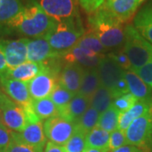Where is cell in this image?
Listing matches in <instances>:
<instances>
[{"label":"cell","instance_id":"6da1fadb","mask_svg":"<svg viewBox=\"0 0 152 152\" xmlns=\"http://www.w3.org/2000/svg\"><path fill=\"white\" fill-rule=\"evenodd\" d=\"M37 4L33 1L6 23L9 29L19 34L33 38L44 37L57 25Z\"/></svg>","mask_w":152,"mask_h":152},{"label":"cell","instance_id":"7a4b0ae2","mask_svg":"<svg viewBox=\"0 0 152 152\" xmlns=\"http://www.w3.org/2000/svg\"><path fill=\"white\" fill-rule=\"evenodd\" d=\"M89 26L105 49L118 48L124 42V27L102 4L88 18Z\"/></svg>","mask_w":152,"mask_h":152},{"label":"cell","instance_id":"3957f363","mask_svg":"<svg viewBox=\"0 0 152 152\" xmlns=\"http://www.w3.org/2000/svg\"><path fill=\"white\" fill-rule=\"evenodd\" d=\"M123 51L129 60L133 71L138 70L152 60V45L142 37L133 24L124 27Z\"/></svg>","mask_w":152,"mask_h":152},{"label":"cell","instance_id":"277c9868","mask_svg":"<svg viewBox=\"0 0 152 152\" xmlns=\"http://www.w3.org/2000/svg\"><path fill=\"white\" fill-rule=\"evenodd\" d=\"M80 18L58 22L55 27L44 37L53 48L64 53L75 47L85 34Z\"/></svg>","mask_w":152,"mask_h":152},{"label":"cell","instance_id":"5b68a950","mask_svg":"<svg viewBox=\"0 0 152 152\" xmlns=\"http://www.w3.org/2000/svg\"><path fill=\"white\" fill-rule=\"evenodd\" d=\"M129 145L139 147L145 152L152 151V107L132 122L125 131Z\"/></svg>","mask_w":152,"mask_h":152},{"label":"cell","instance_id":"8992f818","mask_svg":"<svg viewBox=\"0 0 152 152\" xmlns=\"http://www.w3.org/2000/svg\"><path fill=\"white\" fill-rule=\"evenodd\" d=\"M45 68L31 80L27 82L28 90L32 100L48 98L59 83V69L44 63Z\"/></svg>","mask_w":152,"mask_h":152},{"label":"cell","instance_id":"52a82bcc","mask_svg":"<svg viewBox=\"0 0 152 152\" xmlns=\"http://www.w3.org/2000/svg\"><path fill=\"white\" fill-rule=\"evenodd\" d=\"M0 113L4 127L12 132H21L27 124V118L23 107L11 100L1 90Z\"/></svg>","mask_w":152,"mask_h":152},{"label":"cell","instance_id":"ba28073f","mask_svg":"<svg viewBox=\"0 0 152 152\" xmlns=\"http://www.w3.org/2000/svg\"><path fill=\"white\" fill-rule=\"evenodd\" d=\"M42 10L57 22L79 19L78 0H35Z\"/></svg>","mask_w":152,"mask_h":152},{"label":"cell","instance_id":"9c48e42d","mask_svg":"<svg viewBox=\"0 0 152 152\" xmlns=\"http://www.w3.org/2000/svg\"><path fill=\"white\" fill-rule=\"evenodd\" d=\"M76 124L57 115L45 120L43 129L45 135L50 142L64 146L75 130Z\"/></svg>","mask_w":152,"mask_h":152},{"label":"cell","instance_id":"30bf717a","mask_svg":"<svg viewBox=\"0 0 152 152\" xmlns=\"http://www.w3.org/2000/svg\"><path fill=\"white\" fill-rule=\"evenodd\" d=\"M28 38L17 40H0L7 64V69H13L27 61Z\"/></svg>","mask_w":152,"mask_h":152},{"label":"cell","instance_id":"8fae6325","mask_svg":"<svg viewBox=\"0 0 152 152\" xmlns=\"http://www.w3.org/2000/svg\"><path fill=\"white\" fill-rule=\"evenodd\" d=\"M97 72L101 86L110 91H113L117 84L124 77V71L113 60L103 56L97 66Z\"/></svg>","mask_w":152,"mask_h":152},{"label":"cell","instance_id":"7c38bea8","mask_svg":"<svg viewBox=\"0 0 152 152\" xmlns=\"http://www.w3.org/2000/svg\"><path fill=\"white\" fill-rule=\"evenodd\" d=\"M64 55L53 48L44 37L28 39L27 61L43 64Z\"/></svg>","mask_w":152,"mask_h":152},{"label":"cell","instance_id":"4fadbf2b","mask_svg":"<svg viewBox=\"0 0 152 152\" xmlns=\"http://www.w3.org/2000/svg\"><path fill=\"white\" fill-rule=\"evenodd\" d=\"M0 85L4 92L23 108L31 106L32 99L30 96L26 82L0 76Z\"/></svg>","mask_w":152,"mask_h":152},{"label":"cell","instance_id":"5bb4252c","mask_svg":"<svg viewBox=\"0 0 152 152\" xmlns=\"http://www.w3.org/2000/svg\"><path fill=\"white\" fill-rule=\"evenodd\" d=\"M13 134L28 145L43 152L47 144V137L44 133L43 124L41 120L27 123L21 132H13Z\"/></svg>","mask_w":152,"mask_h":152},{"label":"cell","instance_id":"9a60e30c","mask_svg":"<svg viewBox=\"0 0 152 152\" xmlns=\"http://www.w3.org/2000/svg\"><path fill=\"white\" fill-rule=\"evenodd\" d=\"M63 56L67 63L77 64L85 69L97 68L100 61L103 57L102 54H98L91 50L77 46L64 53Z\"/></svg>","mask_w":152,"mask_h":152},{"label":"cell","instance_id":"2e32d148","mask_svg":"<svg viewBox=\"0 0 152 152\" xmlns=\"http://www.w3.org/2000/svg\"><path fill=\"white\" fill-rule=\"evenodd\" d=\"M86 69L77 64L67 63L59 74V84L72 94L79 93Z\"/></svg>","mask_w":152,"mask_h":152},{"label":"cell","instance_id":"e0dca14e","mask_svg":"<svg viewBox=\"0 0 152 152\" xmlns=\"http://www.w3.org/2000/svg\"><path fill=\"white\" fill-rule=\"evenodd\" d=\"M44 68V63L38 64L26 61V63L17 66L15 68L7 69L4 72L0 73V76L27 83L37 75L40 72L43 70Z\"/></svg>","mask_w":152,"mask_h":152},{"label":"cell","instance_id":"ac0fdd59","mask_svg":"<svg viewBox=\"0 0 152 152\" xmlns=\"http://www.w3.org/2000/svg\"><path fill=\"white\" fill-rule=\"evenodd\" d=\"M103 4L121 23L130 20L138 9L137 0H111Z\"/></svg>","mask_w":152,"mask_h":152},{"label":"cell","instance_id":"d6986e66","mask_svg":"<svg viewBox=\"0 0 152 152\" xmlns=\"http://www.w3.org/2000/svg\"><path fill=\"white\" fill-rule=\"evenodd\" d=\"M151 107L152 97L144 100H138L130 109L119 114L118 129L120 130L126 131L133 121L146 113Z\"/></svg>","mask_w":152,"mask_h":152},{"label":"cell","instance_id":"ffe728a7","mask_svg":"<svg viewBox=\"0 0 152 152\" xmlns=\"http://www.w3.org/2000/svg\"><path fill=\"white\" fill-rule=\"evenodd\" d=\"M90 107V99L76 94L64 108L59 110L60 116L76 124Z\"/></svg>","mask_w":152,"mask_h":152},{"label":"cell","instance_id":"44dd1931","mask_svg":"<svg viewBox=\"0 0 152 152\" xmlns=\"http://www.w3.org/2000/svg\"><path fill=\"white\" fill-rule=\"evenodd\" d=\"M134 26L152 45V4L143 7L134 19Z\"/></svg>","mask_w":152,"mask_h":152},{"label":"cell","instance_id":"7402d4cb","mask_svg":"<svg viewBox=\"0 0 152 152\" xmlns=\"http://www.w3.org/2000/svg\"><path fill=\"white\" fill-rule=\"evenodd\" d=\"M124 78L128 84L129 93L134 96L138 100L152 97V90L134 71H124Z\"/></svg>","mask_w":152,"mask_h":152},{"label":"cell","instance_id":"603a6c76","mask_svg":"<svg viewBox=\"0 0 152 152\" xmlns=\"http://www.w3.org/2000/svg\"><path fill=\"white\" fill-rule=\"evenodd\" d=\"M100 86L97 69H86L78 94L90 99Z\"/></svg>","mask_w":152,"mask_h":152},{"label":"cell","instance_id":"cb8c5ba5","mask_svg":"<svg viewBox=\"0 0 152 152\" xmlns=\"http://www.w3.org/2000/svg\"><path fill=\"white\" fill-rule=\"evenodd\" d=\"M33 111L39 119L47 120L59 114V110L49 97L32 100L31 102Z\"/></svg>","mask_w":152,"mask_h":152},{"label":"cell","instance_id":"d4e9b609","mask_svg":"<svg viewBox=\"0 0 152 152\" xmlns=\"http://www.w3.org/2000/svg\"><path fill=\"white\" fill-rule=\"evenodd\" d=\"M113 103V96L110 91L100 86L90 98V107L95 108L99 113H102L108 109Z\"/></svg>","mask_w":152,"mask_h":152},{"label":"cell","instance_id":"484cf974","mask_svg":"<svg viewBox=\"0 0 152 152\" xmlns=\"http://www.w3.org/2000/svg\"><path fill=\"white\" fill-rule=\"evenodd\" d=\"M109 140L110 133L96 126L87 134L86 147H92L108 151Z\"/></svg>","mask_w":152,"mask_h":152},{"label":"cell","instance_id":"4316f807","mask_svg":"<svg viewBox=\"0 0 152 152\" xmlns=\"http://www.w3.org/2000/svg\"><path fill=\"white\" fill-rule=\"evenodd\" d=\"M119 114V112L112 105L108 109L100 114L96 126L108 133H112L118 127Z\"/></svg>","mask_w":152,"mask_h":152},{"label":"cell","instance_id":"83f0119b","mask_svg":"<svg viewBox=\"0 0 152 152\" xmlns=\"http://www.w3.org/2000/svg\"><path fill=\"white\" fill-rule=\"evenodd\" d=\"M20 0H0V23H7L22 10Z\"/></svg>","mask_w":152,"mask_h":152},{"label":"cell","instance_id":"f1b7e54d","mask_svg":"<svg viewBox=\"0 0 152 152\" xmlns=\"http://www.w3.org/2000/svg\"><path fill=\"white\" fill-rule=\"evenodd\" d=\"M87 133L76 124L75 130L64 145L66 152H84L86 146Z\"/></svg>","mask_w":152,"mask_h":152},{"label":"cell","instance_id":"f546056e","mask_svg":"<svg viewBox=\"0 0 152 152\" xmlns=\"http://www.w3.org/2000/svg\"><path fill=\"white\" fill-rule=\"evenodd\" d=\"M76 46L91 50L98 54H102L106 50L97 37L91 30H89L87 32H85Z\"/></svg>","mask_w":152,"mask_h":152},{"label":"cell","instance_id":"4dcf8cb0","mask_svg":"<svg viewBox=\"0 0 152 152\" xmlns=\"http://www.w3.org/2000/svg\"><path fill=\"white\" fill-rule=\"evenodd\" d=\"M74 96V94H72L69 91H68L58 83L53 91V92L51 93L49 98L53 102L58 110H61L64 108L69 103Z\"/></svg>","mask_w":152,"mask_h":152},{"label":"cell","instance_id":"1f68e13d","mask_svg":"<svg viewBox=\"0 0 152 152\" xmlns=\"http://www.w3.org/2000/svg\"><path fill=\"white\" fill-rule=\"evenodd\" d=\"M100 117V113L95 108L90 107L87 109L86 112L82 115V117L76 123L82 129L86 132L87 134L94 129L97 125L98 119Z\"/></svg>","mask_w":152,"mask_h":152},{"label":"cell","instance_id":"d6a6232c","mask_svg":"<svg viewBox=\"0 0 152 152\" xmlns=\"http://www.w3.org/2000/svg\"><path fill=\"white\" fill-rule=\"evenodd\" d=\"M138 99L134 96H133L131 93H127L113 98L112 105L121 113L130 109L136 103Z\"/></svg>","mask_w":152,"mask_h":152},{"label":"cell","instance_id":"836d02e7","mask_svg":"<svg viewBox=\"0 0 152 152\" xmlns=\"http://www.w3.org/2000/svg\"><path fill=\"white\" fill-rule=\"evenodd\" d=\"M126 145H129V144L127 141L125 131L120 130L118 129H117L116 130L110 133V140H109L108 145L109 151L118 150Z\"/></svg>","mask_w":152,"mask_h":152},{"label":"cell","instance_id":"e575fe53","mask_svg":"<svg viewBox=\"0 0 152 152\" xmlns=\"http://www.w3.org/2000/svg\"><path fill=\"white\" fill-rule=\"evenodd\" d=\"M6 152H42L37 151V149L33 148L26 145V143L19 140L17 137L13 134L12 132V140L10 143L9 146L5 150Z\"/></svg>","mask_w":152,"mask_h":152},{"label":"cell","instance_id":"d590c367","mask_svg":"<svg viewBox=\"0 0 152 152\" xmlns=\"http://www.w3.org/2000/svg\"><path fill=\"white\" fill-rule=\"evenodd\" d=\"M107 57L110 58L111 59H113L124 70H131V65L129 63V60L128 58L127 55L125 54V53L121 50L116 53H112L107 55Z\"/></svg>","mask_w":152,"mask_h":152},{"label":"cell","instance_id":"8d00e7d4","mask_svg":"<svg viewBox=\"0 0 152 152\" xmlns=\"http://www.w3.org/2000/svg\"><path fill=\"white\" fill-rule=\"evenodd\" d=\"M134 72L152 90V60Z\"/></svg>","mask_w":152,"mask_h":152},{"label":"cell","instance_id":"74e56055","mask_svg":"<svg viewBox=\"0 0 152 152\" xmlns=\"http://www.w3.org/2000/svg\"><path fill=\"white\" fill-rule=\"evenodd\" d=\"M12 140V131L0 128V151H5Z\"/></svg>","mask_w":152,"mask_h":152},{"label":"cell","instance_id":"f35d334b","mask_svg":"<svg viewBox=\"0 0 152 152\" xmlns=\"http://www.w3.org/2000/svg\"><path fill=\"white\" fill-rule=\"evenodd\" d=\"M78 2L79 4H80L82 9L90 15L96 10L95 0H78Z\"/></svg>","mask_w":152,"mask_h":152},{"label":"cell","instance_id":"ab89813d","mask_svg":"<svg viewBox=\"0 0 152 152\" xmlns=\"http://www.w3.org/2000/svg\"><path fill=\"white\" fill-rule=\"evenodd\" d=\"M43 152H66L64 146L58 145L53 142H47Z\"/></svg>","mask_w":152,"mask_h":152},{"label":"cell","instance_id":"60d3db41","mask_svg":"<svg viewBox=\"0 0 152 152\" xmlns=\"http://www.w3.org/2000/svg\"><path fill=\"white\" fill-rule=\"evenodd\" d=\"M111 152H145L142 151L141 149H140L139 147L132 145H126L124 146L121 147L118 150H115Z\"/></svg>","mask_w":152,"mask_h":152},{"label":"cell","instance_id":"b9f144b4","mask_svg":"<svg viewBox=\"0 0 152 152\" xmlns=\"http://www.w3.org/2000/svg\"><path fill=\"white\" fill-rule=\"evenodd\" d=\"M6 69H7V64H6L5 57L3 50L0 48V73L4 72Z\"/></svg>","mask_w":152,"mask_h":152},{"label":"cell","instance_id":"7bdbcfd3","mask_svg":"<svg viewBox=\"0 0 152 152\" xmlns=\"http://www.w3.org/2000/svg\"><path fill=\"white\" fill-rule=\"evenodd\" d=\"M108 151L102 150V149H97V148H92V147H86L84 152H107Z\"/></svg>","mask_w":152,"mask_h":152},{"label":"cell","instance_id":"ee69618b","mask_svg":"<svg viewBox=\"0 0 152 152\" xmlns=\"http://www.w3.org/2000/svg\"><path fill=\"white\" fill-rule=\"evenodd\" d=\"M104 2H105V0H95V4H96V10L103 4Z\"/></svg>","mask_w":152,"mask_h":152},{"label":"cell","instance_id":"f6af8a7d","mask_svg":"<svg viewBox=\"0 0 152 152\" xmlns=\"http://www.w3.org/2000/svg\"><path fill=\"white\" fill-rule=\"evenodd\" d=\"M0 128H5L4 125L3 124V120H2V116H1V113H0Z\"/></svg>","mask_w":152,"mask_h":152},{"label":"cell","instance_id":"bcb514c9","mask_svg":"<svg viewBox=\"0 0 152 152\" xmlns=\"http://www.w3.org/2000/svg\"><path fill=\"white\" fill-rule=\"evenodd\" d=\"M145 0H137V4H138V7H140V5L142 3L144 2Z\"/></svg>","mask_w":152,"mask_h":152},{"label":"cell","instance_id":"7dc6e473","mask_svg":"<svg viewBox=\"0 0 152 152\" xmlns=\"http://www.w3.org/2000/svg\"><path fill=\"white\" fill-rule=\"evenodd\" d=\"M109 1H111V0H105V2H109ZM105 2H104V3H105Z\"/></svg>","mask_w":152,"mask_h":152},{"label":"cell","instance_id":"c3c4849f","mask_svg":"<svg viewBox=\"0 0 152 152\" xmlns=\"http://www.w3.org/2000/svg\"><path fill=\"white\" fill-rule=\"evenodd\" d=\"M0 152H6L5 151H0Z\"/></svg>","mask_w":152,"mask_h":152}]
</instances>
